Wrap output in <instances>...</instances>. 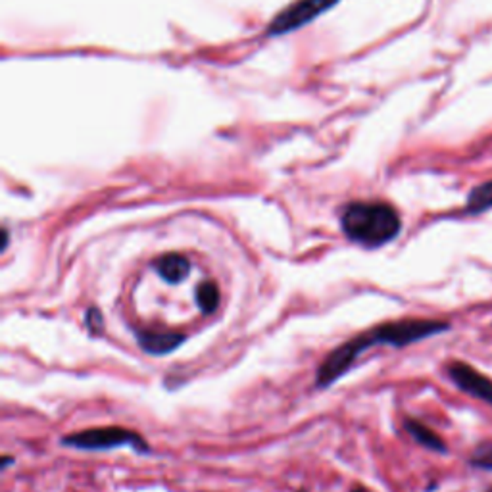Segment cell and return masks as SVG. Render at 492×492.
<instances>
[{"label": "cell", "mask_w": 492, "mask_h": 492, "mask_svg": "<svg viewBox=\"0 0 492 492\" xmlns=\"http://www.w3.org/2000/svg\"><path fill=\"white\" fill-rule=\"evenodd\" d=\"M345 235L364 246H381L391 242L401 233V216L391 204L354 202L345 208L341 216Z\"/></svg>", "instance_id": "1"}, {"label": "cell", "mask_w": 492, "mask_h": 492, "mask_svg": "<svg viewBox=\"0 0 492 492\" xmlns=\"http://www.w3.org/2000/svg\"><path fill=\"white\" fill-rule=\"evenodd\" d=\"M448 329L450 323L440 320H402L373 327L371 331L356 337V343L361 348V353H366L368 348L375 345H391L394 348H402Z\"/></svg>", "instance_id": "2"}, {"label": "cell", "mask_w": 492, "mask_h": 492, "mask_svg": "<svg viewBox=\"0 0 492 492\" xmlns=\"http://www.w3.org/2000/svg\"><path fill=\"white\" fill-rule=\"evenodd\" d=\"M66 447H74L79 450H112L118 447H131L137 452H147L148 447L143 437L137 432L122 427H99L74 432L62 439Z\"/></svg>", "instance_id": "3"}, {"label": "cell", "mask_w": 492, "mask_h": 492, "mask_svg": "<svg viewBox=\"0 0 492 492\" xmlns=\"http://www.w3.org/2000/svg\"><path fill=\"white\" fill-rule=\"evenodd\" d=\"M337 3L338 0H298L297 4H292L283 12V14L277 16V20L269 26V33L281 35L306 26L308 21L318 18L321 12L329 10Z\"/></svg>", "instance_id": "4"}, {"label": "cell", "mask_w": 492, "mask_h": 492, "mask_svg": "<svg viewBox=\"0 0 492 492\" xmlns=\"http://www.w3.org/2000/svg\"><path fill=\"white\" fill-rule=\"evenodd\" d=\"M447 371H448L450 381L458 386L460 391L492 406V379L490 377H487V375H483L481 371H477L473 366L464 364V361H458V360L450 361Z\"/></svg>", "instance_id": "5"}, {"label": "cell", "mask_w": 492, "mask_h": 492, "mask_svg": "<svg viewBox=\"0 0 492 492\" xmlns=\"http://www.w3.org/2000/svg\"><path fill=\"white\" fill-rule=\"evenodd\" d=\"M137 341L145 353L163 356L173 353V350H178L185 341V335L175 331H139Z\"/></svg>", "instance_id": "6"}, {"label": "cell", "mask_w": 492, "mask_h": 492, "mask_svg": "<svg viewBox=\"0 0 492 492\" xmlns=\"http://www.w3.org/2000/svg\"><path fill=\"white\" fill-rule=\"evenodd\" d=\"M155 267H156L158 275L163 281H168V283H171V285H178L186 275H189L191 262H189V258H186V256L171 252V254L160 256L156 260V264H155Z\"/></svg>", "instance_id": "7"}, {"label": "cell", "mask_w": 492, "mask_h": 492, "mask_svg": "<svg viewBox=\"0 0 492 492\" xmlns=\"http://www.w3.org/2000/svg\"><path fill=\"white\" fill-rule=\"evenodd\" d=\"M406 431L414 437L416 442H419L421 447H425L427 450L439 452V454H447L448 447L444 444V440L437 435L435 431H431L427 425L421 424V421L416 419H406Z\"/></svg>", "instance_id": "8"}, {"label": "cell", "mask_w": 492, "mask_h": 492, "mask_svg": "<svg viewBox=\"0 0 492 492\" xmlns=\"http://www.w3.org/2000/svg\"><path fill=\"white\" fill-rule=\"evenodd\" d=\"M492 208V179L475 186V189L467 196L465 210L470 214H481Z\"/></svg>", "instance_id": "9"}, {"label": "cell", "mask_w": 492, "mask_h": 492, "mask_svg": "<svg viewBox=\"0 0 492 492\" xmlns=\"http://www.w3.org/2000/svg\"><path fill=\"white\" fill-rule=\"evenodd\" d=\"M196 304L202 313H212L219 306V289L212 281H206L196 289Z\"/></svg>", "instance_id": "10"}, {"label": "cell", "mask_w": 492, "mask_h": 492, "mask_svg": "<svg viewBox=\"0 0 492 492\" xmlns=\"http://www.w3.org/2000/svg\"><path fill=\"white\" fill-rule=\"evenodd\" d=\"M470 464L473 467H477V470L492 472V444L485 442V444H481V447H477Z\"/></svg>", "instance_id": "11"}, {"label": "cell", "mask_w": 492, "mask_h": 492, "mask_svg": "<svg viewBox=\"0 0 492 492\" xmlns=\"http://www.w3.org/2000/svg\"><path fill=\"white\" fill-rule=\"evenodd\" d=\"M85 320H87V325H89L91 333H95V335H100V333H102V329H104V321H102V315H100L99 308H89Z\"/></svg>", "instance_id": "12"}, {"label": "cell", "mask_w": 492, "mask_h": 492, "mask_svg": "<svg viewBox=\"0 0 492 492\" xmlns=\"http://www.w3.org/2000/svg\"><path fill=\"white\" fill-rule=\"evenodd\" d=\"M6 246H8V231L4 229L3 231V250H6Z\"/></svg>", "instance_id": "13"}, {"label": "cell", "mask_w": 492, "mask_h": 492, "mask_svg": "<svg viewBox=\"0 0 492 492\" xmlns=\"http://www.w3.org/2000/svg\"><path fill=\"white\" fill-rule=\"evenodd\" d=\"M353 492H369V490H368V488H364V487H354V488H353Z\"/></svg>", "instance_id": "14"}, {"label": "cell", "mask_w": 492, "mask_h": 492, "mask_svg": "<svg viewBox=\"0 0 492 492\" xmlns=\"http://www.w3.org/2000/svg\"><path fill=\"white\" fill-rule=\"evenodd\" d=\"M487 492H492V488H488V490H487Z\"/></svg>", "instance_id": "15"}]
</instances>
